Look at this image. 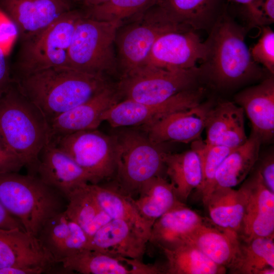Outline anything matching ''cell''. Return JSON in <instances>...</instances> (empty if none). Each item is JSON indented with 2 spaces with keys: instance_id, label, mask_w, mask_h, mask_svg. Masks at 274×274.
Returning a JSON list of instances; mask_svg holds the SVG:
<instances>
[{
  "instance_id": "8",
  "label": "cell",
  "mask_w": 274,
  "mask_h": 274,
  "mask_svg": "<svg viewBox=\"0 0 274 274\" xmlns=\"http://www.w3.org/2000/svg\"><path fill=\"white\" fill-rule=\"evenodd\" d=\"M119 28L115 43L123 75L146 64L152 49L162 34L174 30H192L170 21L155 5Z\"/></svg>"
},
{
  "instance_id": "43",
  "label": "cell",
  "mask_w": 274,
  "mask_h": 274,
  "mask_svg": "<svg viewBox=\"0 0 274 274\" xmlns=\"http://www.w3.org/2000/svg\"><path fill=\"white\" fill-rule=\"evenodd\" d=\"M7 55L0 48V97L12 84Z\"/></svg>"
},
{
  "instance_id": "29",
  "label": "cell",
  "mask_w": 274,
  "mask_h": 274,
  "mask_svg": "<svg viewBox=\"0 0 274 274\" xmlns=\"http://www.w3.org/2000/svg\"><path fill=\"white\" fill-rule=\"evenodd\" d=\"M261 144L259 140L251 133L243 145L233 149L217 171L214 189L232 188L242 183L257 162Z\"/></svg>"
},
{
  "instance_id": "19",
  "label": "cell",
  "mask_w": 274,
  "mask_h": 274,
  "mask_svg": "<svg viewBox=\"0 0 274 274\" xmlns=\"http://www.w3.org/2000/svg\"><path fill=\"white\" fill-rule=\"evenodd\" d=\"M234 99L250 121L251 133L255 135L261 144L271 142L274 137L273 75H270L259 84L241 91Z\"/></svg>"
},
{
  "instance_id": "32",
  "label": "cell",
  "mask_w": 274,
  "mask_h": 274,
  "mask_svg": "<svg viewBox=\"0 0 274 274\" xmlns=\"http://www.w3.org/2000/svg\"><path fill=\"white\" fill-rule=\"evenodd\" d=\"M160 250L167 260L165 273L223 274L227 271L225 267L213 262L188 242H184L172 249Z\"/></svg>"
},
{
  "instance_id": "22",
  "label": "cell",
  "mask_w": 274,
  "mask_h": 274,
  "mask_svg": "<svg viewBox=\"0 0 274 274\" xmlns=\"http://www.w3.org/2000/svg\"><path fill=\"white\" fill-rule=\"evenodd\" d=\"M37 238L57 263L86 249L89 238L65 210L50 218Z\"/></svg>"
},
{
  "instance_id": "18",
  "label": "cell",
  "mask_w": 274,
  "mask_h": 274,
  "mask_svg": "<svg viewBox=\"0 0 274 274\" xmlns=\"http://www.w3.org/2000/svg\"><path fill=\"white\" fill-rule=\"evenodd\" d=\"M56 264L35 235L19 228H0V268L40 267L48 271Z\"/></svg>"
},
{
  "instance_id": "34",
  "label": "cell",
  "mask_w": 274,
  "mask_h": 274,
  "mask_svg": "<svg viewBox=\"0 0 274 274\" xmlns=\"http://www.w3.org/2000/svg\"><path fill=\"white\" fill-rule=\"evenodd\" d=\"M159 0H109L88 9L86 16L105 21H123L138 15L153 6Z\"/></svg>"
},
{
  "instance_id": "46",
  "label": "cell",
  "mask_w": 274,
  "mask_h": 274,
  "mask_svg": "<svg viewBox=\"0 0 274 274\" xmlns=\"http://www.w3.org/2000/svg\"><path fill=\"white\" fill-rule=\"evenodd\" d=\"M47 272L42 267H9L0 268V274H40Z\"/></svg>"
},
{
  "instance_id": "12",
  "label": "cell",
  "mask_w": 274,
  "mask_h": 274,
  "mask_svg": "<svg viewBox=\"0 0 274 274\" xmlns=\"http://www.w3.org/2000/svg\"><path fill=\"white\" fill-rule=\"evenodd\" d=\"M206 54V45L195 30L170 31L158 38L145 65L168 70H190L197 67Z\"/></svg>"
},
{
  "instance_id": "7",
  "label": "cell",
  "mask_w": 274,
  "mask_h": 274,
  "mask_svg": "<svg viewBox=\"0 0 274 274\" xmlns=\"http://www.w3.org/2000/svg\"><path fill=\"white\" fill-rule=\"evenodd\" d=\"M82 15L70 10L41 31L22 41L17 62L22 76L50 67L67 66L69 48Z\"/></svg>"
},
{
  "instance_id": "10",
  "label": "cell",
  "mask_w": 274,
  "mask_h": 274,
  "mask_svg": "<svg viewBox=\"0 0 274 274\" xmlns=\"http://www.w3.org/2000/svg\"><path fill=\"white\" fill-rule=\"evenodd\" d=\"M56 137L54 143L90 174L94 184L116 174L115 136L93 129Z\"/></svg>"
},
{
  "instance_id": "20",
  "label": "cell",
  "mask_w": 274,
  "mask_h": 274,
  "mask_svg": "<svg viewBox=\"0 0 274 274\" xmlns=\"http://www.w3.org/2000/svg\"><path fill=\"white\" fill-rule=\"evenodd\" d=\"M117 89L108 85L87 101L61 114L49 122L52 138L73 132L96 129L103 114L119 102Z\"/></svg>"
},
{
  "instance_id": "6",
  "label": "cell",
  "mask_w": 274,
  "mask_h": 274,
  "mask_svg": "<svg viewBox=\"0 0 274 274\" xmlns=\"http://www.w3.org/2000/svg\"><path fill=\"white\" fill-rule=\"evenodd\" d=\"M123 23L82 15L69 48L67 66L101 75L112 71L117 64L114 45L118 29Z\"/></svg>"
},
{
  "instance_id": "4",
  "label": "cell",
  "mask_w": 274,
  "mask_h": 274,
  "mask_svg": "<svg viewBox=\"0 0 274 274\" xmlns=\"http://www.w3.org/2000/svg\"><path fill=\"white\" fill-rule=\"evenodd\" d=\"M66 198L38 176L0 174V201L27 232L37 236L50 218L65 210Z\"/></svg>"
},
{
  "instance_id": "17",
  "label": "cell",
  "mask_w": 274,
  "mask_h": 274,
  "mask_svg": "<svg viewBox=\"0 0 274 274\" xmlns=\"http://www.w3.org/2000/svg\"><path fill=\"white\" fill-rule=\"evenodd\" d=\"M36 175L66 198L82 184H94L92 177L51 141L41 152Z\"/></svg>"
},
{
  "instance_id": "16",
  "label": "cell",
  "mask_w": 274,
  "mask_h": 274,
  "mask_svg": "<svg viewBox=\"0 0 274 274\" xmlns=\"http://www.w3.org/2000/svg\"><path fill=\"white\" fill-rule=\"evenodd\" d=\"M149 235L128 222L112 219L89 239L86 249L143 261Z\"/></svg>"
},
{
  "instance_id": "42",
  "label": "cell",
  "mask_w": 274,
  "mask_h": 274,
  "mask_svg": "<svg viewBox=\"0 0 274 274\" xmlns=\"http://www.w3.org/2000/svg\"><path fill=\"white\" fill-rule=\"evenodd\" d=\"M264 184L274 193V156L271 152L265 155L260 161L256 169Z\"/></svg>"
},
{
  "instance_id": "1",
  "label": "cell",
  "mask_w": 274,
  "mask_h": 274,
  "mask_svg": "<svg viewBox=\"0 0 274 274\" xmlns=\"http://www.w3.org/2000/svg\"><path fill=\"white\" fill-rule=\"evenodd\" d=\"M247 30L226 10L223 12L204 42L206 54L198 67L200 78H207L219 88L228 89L263 77V67L253 60L245 42Z\"/></svg>"
},
{
  "instance_id": "35",
  "label": "cell",
  "mask_w": 274,
  "mask_h": 274,
  "mask_svg": "<svg viewBox=\"0 0 274 274\" xmlns=\"http://www.w3.org/2000/svg\"><path fill=\"white\" fill-rule=\"evenodd\" d=\"M242 107L231 101L219 103L211 109L206 126L207 145H213L217 139L239 118L244 116Z\"/></svg>"
},
{
  "instance_id": "25",
  "label": "cell",
  "mask_w": 274,
  "mask_h": 274,
  "mask_svg": "<svg viewBox=\"0 0 274 274\" xmlns=\"http://www.w3.org/2000/svg\"><path fill=\"white\" fill-rule=\"evenodd\" d=\"M204 218L186 204L174 208L153 223L149 242L159 249H172L184 243Z\"/></svg>"
},
{
  "instance_id": "26",
  "label": "cell",
  "mask_w": 274,
  "mask_h": 274,
  "mask_svg": "<svg viewBox=\"0 0 274 274\" xmlns=\"http://www.w3.org/2000/svg\"><path fill=\"white\" fill-rule=\"evenodd\" d=\"M241 242L237 233L204 221L184 242L192 244L213 262L228 269L239 251Z\"/></svg>"
},
{
  "instance_id": "37",
  "label": "cell",
  "mask_w": 274,
  "mask_h": 274,
  "mask_svg": "<svg viewBox=\"0 0 274 274\" xmlns=\"http://www.w3.org/2000/svg\"><path fill=\"white\" fill-rule=\"evenodd\" d=\"M261 27V36L250 49L253 60L270 75L274 74V32L268 25Z\"/></svg>"
},
{
  "instance_id": "27",
  "label": "cell",
  "mask_w": 274,
  "mask_h": 274,
  "mask_svg": "<svg viewBox=\"0 0 274 274\" xmlns=\"http://www.w3.org/2000/svg\"><path fill=\"white\" fill-rule=\"evenodd\" d=\"M134 204L142 217L152 226L163 215L185 204L179 200L173 185L160 175L146 182L141 188Z\"/></svg>"
},
{
  "instance_id": "9",
  "label": "cell",
  "mask_w": 274,
  "mask_h": 274,
  "mask_svg": "<svg viewBox=\"0 0 274 274\" xmlns=\"http://www.w3.org/2000/svg\"><path fill=\"white\" fill-rule=\"evenodd\" d=\"M199 79L197 66L187 70H168L145 65L122 75L117 90L124 99L155 104L195 87Z\"/></svg>"
},
{
  "instance_id": "36",
  "label": "cell",
  "mask_w": 274,
  "mask_h": 274,
  "mask_svg": "<svg viewBox=\"0 0 274 274\" xmlns=\"http://www.w3.org/2000/svg\"><path fill=\"white\" fill-rule=\"evenodd\" d=\"M232 150L220 145H207L204 142L201 150L202 180L198 189L201 195L203 203L214 189L218 169Z\"/></svg>"
},
{
  "instance_id": "39",
  "label": "cell",
  "mask_w": 274,
  "mask_h": 274,
  "mask_svg": "<svg viewBox=\"0 0 274 274\" xmlns=\"http://www.w3.org/2000/svg\"><path fill=\"white\" fill-rule=\"evenodd\" d=\"M18 35V30L15 23L0 9V48L6 55Z\"/></svg>"
},
{
  "instance_id": "38",
  "label": "cell",
  "mask_w": 274,
  "mask_h": 274,
  "mask_svg": "<svg viewBox=\"0 0 274 274\" xmlns=\"http://www.w3.org/2000/svg\"><path fill=\"white\" fill-rule=\"evenodd\" d=\"M248 140L244 127V116L239 118L221 134L213 145L235 149L243 145Z\"/></svg>"
},
{
  "instance_id": "24",
  "label": "cell",
  "mask_w": 274,
  "mask_h": 274,
  "mask_svg": "<svg viewBox=\"0 0 274 274\" xmlns=\"http://www.w3.org/2000/svg\"><path fill=\"white\" fill-rule=\"evenodd\" d=\"M204 142L193 141L191 149L180 153H166L164 158L166 174L177 197L185 203L191 192L198 189L202 180L201 150Z\"/></svg>"
},
{
  "instance_id": "14",
  "label": "cell",
  "mask_w": 274,
  "mask_h": 274,
  "mask_svg": "<svg viewBox=\"0 0 274 274\" xmlns=\"http://www.w3.org/2000/svg\"><path fill=\"white\" fill-rule=\"evenodd\" d=\"M0 9L15 23L22 41L71 10L67 0H0Z\"/></svg>"
},
{
  "instance_id": "40",
  "label": "cell",
  "mask_w": 274,
  "mask_h": 274,
  "mask_svg": "<svg viewBox=\"0 0 274 274\" xmlns=\"http://www.w3.org/2000/svg\"><path fill=\"white\" fill-rule=\"evenodd\" d=\"M239 7L246 21L247 28L261 27L266 25L260 13L257 8V0H228Z\"/></svg>"
},
{
  "instance_id": "41",
  "label": "cell",
  "mask_w": 274,
  "mask_h": 274,
  "mask_svg": "<svg viewBox=\"0 0 274 274\" xmlns=\"http://www.w3.org/2000/svg\"><path fill=\"white\" fill-rule=\"evenodd\" d=\"M23 166L22 159L0 140V174L18 172Z\"/></svg>"
},
{
  "instance_id": "47",
  "label": "cell",
  "mask_w": 274,
  "mask_h": 274,
  "mask_svg": "<svg viewBox=\"0 0 274 274\" xmlns=\"http://www.w3.org/2000/svg\"><path fill=\"white\" fill-rule=\"evenodd\" d=\"M84 5L89 7H92L103 4L109 0H78Z\"/></svg>"
},
{
  "instance_id": "23",
  "label": "cell",
  "mask_w": 274,
  "mask_h": 274,
  "mask_svg": "<svg viewBox=\"0 0 274 274\" xmlns=\"http://www.w3.org/2000/svg\"><path fill=\"white\" fill-rule=\"evenodd\" d=\"M224 0H159L158 8L181 26L209 32L226 10Z\"/></svg>"
},
{
  "instance_id": "15",
  "label": "cell",
  "mask_w": 274,
  "mask_h": 274,
  "mask_svg": "<svg viewBox=\"0 0 274 274\" xmlns=\"http://www.w3.org/2000/svg\"><path fill=\"white\" fill-rule=\"evenodd\" d=\"M212 101L201 102L187 110L170 114L154 123L145 126L147 136L153 142L189 143L198 139L205 128Z\"/></svg>"
},
{
  "instance_id": "11",
  "label": "cell",
  "mask_w": 274,
  "mask_h": 274,
  "mask_svg": "<svg viewBox=\"0 0 274 274\" xmlns=\"http://www.w3.org/2000/svg\"><path fill=\"white\" fill-rule=\"evenodd\" d=\"M205 92L203 87H194L180 92L158 104H148L124 99L106 111L102 121L118 127L149 125L173 113L187 110L201 102Z\"/></svg>"
},
{
  "instance_id": "45",
  "label": "cell",
  "mask_w": 274,
  "mask_h": 274,
  "mask_svg": "<svg viewBox=\"0 0 274 274\" xmlns=\"http://www.w3.org/2000/svg\"><path fill=\"white\" fill-rule=\"evenodd\" d=\"M257 8L266 25L274 22V0H257Z\"/></svg>"
},
{
  "instance_id": "3",
  "label": "cell",
  "mask_w": 274,
  "mask_h": 274,
  "mask_svg": "<svg viewBox=\"0 0 274 274\" xmlns=\"http://www.w3.org/2000/svg\"><path fill=\"white\" fill-rule=\"evenodd\" d=\"M51 139L45 116L11 84L0 97V140L36 175L41 152Z\"/></svg>"
},
{
  "instance_id": "13",
  "label": "cell",
  "mask_w": 274,
  "mask_h": 274,
  "mask_svg": "<svg viewBox=\"0 0 274 274\" xmlns=\"http://www.w3.org/2000/svg\"><path fill=\"white\" fill-rule=\"evenodd\" d=\"M239 189L245 204L241 240L247 242L256 237L273 238L274 193L266 186L257 170Z\"/></svg>"
},
{
  "instance_id": "5",
  "label": "cell",
  "mask_w": 274,
  "mask_h": 274,
  "mask_svg": "<svg viewBox=\"0 0 274 274\" xmlns=\"http://www.w3.org/2000/svg\"><path fill=\"white\" fill-rule=\"evenodd\" d=\"M115 138L118 189L133 198L146 182L160 176L166 153L161 144L137 131H124Z\"/></svg>"
},
{
  "instance_id": "30",
  "label": "cell",
  "mask_w": 274,
  "mask_h": 274,
  "mask_svg": "<svg viewBox=\"0 0 274 274\" xmlns=\"http://www.w3.org/2000/svg\"><path fill=\"white\" fill-rule=\"evenodd\" d=\"M66 199L65 212L80 226L89 239L112 220L97 201L89 183L78 186Z\"/></svg>"
},
{
  "instance_id": "2",
  "label": "cell",
  "mask_w": 274,
  "mask_h": 274,
  "mask_svg": "<svg viewBox=\"0 0 274 274\" xmlns=\"http://www.w3.org/2000/svg\"><path fill=\"white\" fill-rule=\"evenodd\" d=\"M108 85L104 75L63 66L23 76L17 87L49 122L87 101Z\"/></svg>"
},
{
  "instance_id": "33",
  "label": "cell",
  "mask_w": 274,
  "mask_h": 274,
  "mask_svg": "<svg viewBox=\"0 0 274 274\" xmlns=\"http://www.w3.org/2000/svg\"><path fill=\"white\" fill-rule=\"evenodd\" d=\"M97 201L111 219L121 220L133 224L150 235L152 225L140 215L133 198L126 195L118 188L89 183Z\"/></svg>"
},
{
  "instance_id": "31",
  "label": "cell",
  "mask_w": 274,
  "mask_h": 274,
  "mask_svg": "<svg viewBox=\"0 0 274 274\" xmlns=\"http://www.w3.org/2000/svg\"><path fill=\"white\" fill-rule=\"evenodd\" d=\"M235 274H273V238L256 237L241 241L239 251L228 268Z\"/></svg>"
},
{
  "instance_id": "28",
  "label": "cell",
  "mask_w": 274,
  "mask_h": 274,
  "mask_svg": "<svg viewBox=\"0 0 274 274\" xmlns=\"http://www.w3.org/2000/svg\"><path fill=\"white\" fill-rule=\"evenodd\" d=\"M203 204L215 225L239 234L244 213V198L239 189L218 187L210 193Z\"/></svg>"
},
{
  "instance_id": "44",
  "label": "cell",
  "mask_w": 274,
  "mask_h": 274,
  "mask_svg": "<svg viewBox=\"0 0 274 274\" xmlns=\"http://www.w3.org/2000/svg\"><path fill=\"white\" fill-rule=\"evenodd\" d=\"M0 228L5 229L19 228L25 231L21 223L6 210L1 201Z\"/></svg>"
},
{
  "instance_id": "21",
  "label": "cell",
  "mask_w": 274,
  "mask_h": 274,
  "mask_svg": "<svg viewBox=\"0 0 274 274\" xmlns=\"http://www.w3.org/2000/svg\"><path fill=\"white\" fill-rule=\"evenodd\" d=\"M60 264L66 271L82 274L163 273V267L156 265L87 249L65 258Z\"/></svg>"
}]
</instances>
